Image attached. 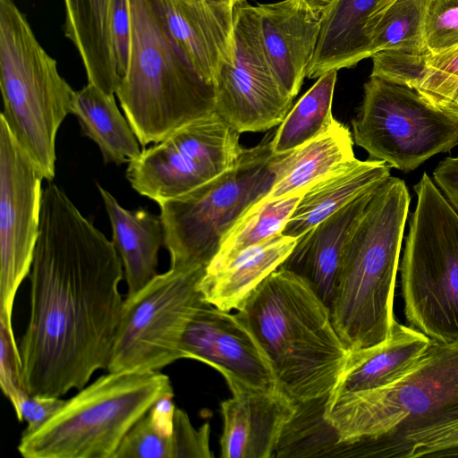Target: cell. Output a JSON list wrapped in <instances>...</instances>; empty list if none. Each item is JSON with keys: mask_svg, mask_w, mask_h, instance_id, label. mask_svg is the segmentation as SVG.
I'll use <instances>...</instances> for the list:
<instances>
[{"mask_svg": "<svg viewBox=\"0 0 458 458\" xmlns=\"http://www.w3.org/2000/svg\"><path fill=\"white\" fill-rule=\"evenodd\" d=\"M30 312L18 343L21 382L61 397L107 369L123 301L113 243L52 181L42 190L30 272Z\"/></svg>", "mask_w": 458, "mask_h": 458, "instance_id": "1", "label": "cell"}, {"mask_svg": "<svg viewBox=\"0 0 458 458\" xmlns=\"http://www.w3.org/2000/svg\"><path fill=\"white\" fill-rule=\"evenodd\" d=\"M325 416L347 456L410 458L421 436L458 421V344L431 341L411 369L384 387L328 394Z\"/></svg>", "mask_w": 458, "mask_h": 458, "instance_id": "2", "label": "cell"}, {"mask_svg": "<svg viewBox=\"0 0 458 458\" xmlns=\"http://www.w3.org/2000/svg\"><path fill=\"white\" fill-rule=\"evenodd\" d=\"M236 310L267 357L281 392L294 403L329 394L348 350L329 309L306 281L279 267Z\"/></svg>", "mask_w": 458, "mask_h": 458, "instance_id": "3", "label": "cell"}, {"mask_svg": "<svg viewBox=\"0 0 458 458\" xmlns=\"http://www.w3.org/2000/svg\"><path fill=\"white\" fill-rule=\"evenodd\" d=\"M410 201L404 181L389 176L376 189L346 240L330 314L348 351L377 346L392 335Z\"/></svg>", "mask_w": 458, "mask_h": 458, "instance_id": "4", "label": "cell"}, {"mask_svg": "<svg viewBox=\"0 0 458 458\" xmlns=\"http://www.w3.org/2000/svg\"><path fill=\"white\" fill-rule=\"evenodd\" d=\"M129 4L130 57L115 94L145 147L216 112V89L199 74L175 41L159 0Z\"/></svg>", "mask_w": 458, "mask_h": 458, "instance_id": "5", "label": "cell"}, {"mask_svg": "<svg viewBox=\"0 0 458 458\" xmlns=\"http://www.w3.org/2000/svg\"><path fill=\"white\" fill-rule=\"evenodd\" d=\"M167 396L172 383L160 370L107 371L22 435L18 451L25 458H114L130 429Z\"/></svg>", "mask_w": 458, "mask_h": 458, "instance_id": "6", "label": "cell"}, {"mask_svg": "<svg viewBox=\"0 0 458 458\" xmlns=\"http://www.w3.org/2000/svg\"><path fill=\"white\" fill-rule=\"evenodd\" d=\"M0 117L44 179L52 181L57 131L75 90L13 0H0Z\"/></svg>", "mask_w": 458, "mask_h": 458, "instance_id": "7", "label": "cell"}, {"mask_svg": "<svg viewBox=\"0 0 458 458\" xmlns=\"http://www.w3.org/2000/svg\"><path fill=\"white\" fill-rule=\"evenodd\" d=\"M401 262L410 327L442 345L458 344V214L424 173Z\"/></svg>", "mask_w": 458, "mask_h": 458, "instance_id": "8", "label": "cell"}, {"mask_svg": "<svg viewBox=\"0 0 458 458\" xmlns=\"http://www.w3.org/2000/svg\"><path fill=\"white\" fill-rule=\"evenodd\" d=\"M274 133L242 148L233 165L209 182L159 203L170 267H208L237 220L270 191L276 179Z\"/></svg>", "mask_w": 458, "mask_h": 458, "instance_id": "9", "label": "cell"}, {"mask_svg": "<svg viewBox=\"0 0 458 458\" xmlns=\"http://www.w3.org/2000/svg\"><path fill=\"white\" fill-rule=\"evenodd\" d=\"M207 267H170L123 301L108 372L158 371L180 359L184 331L208 304L199 290Z\"/></svg>", "mask_w": 458, "mask_h": 458, "instance_id": "10", "label": "cell"}, {"mask_svg": "<svg viewBox=\"0 0 458 458\" xmlns=\"http://www.w3.org/2000/svg\"><path fill=\"white\" fill-rule=\"evenodd\" d=\"M355 143L371 159L404 173L458 145V119L433 106L417 90L371 77L352 121Z\"/></svg>", "mask_w": 458, "mask_h": 458, "instance_id": "11", "label": "cell"}, {"mask_svg": "<svg viewBox=\"0 0 458 458\" xmlns=\"http://www.w3.org/2000/svg\"><path fill=\"white\" fill-rule=\"evenodd\" d=\"M217 113L177 129L128 164L126 177L157 204L183 195L231 168L243 148Z\"/></svg>", "mask_w": 458, "mask_h": 458, "instance_id": "12", "label": "cell"}, {"mask_svg": "<svg viewBox=\"0 0 458 458\" xmlns=\"http://www.w3.org/2000/svg\"><path fill=\"white\" fill-rule=\"evenodd\" d=\"M216 113L239 133L279 125L293 98L277 81L265 54L256 5L234 8L233 47L215 78Z\"/></svg>", "mask_w": 458, "mask_h": 458, "instance_id": "13", "label": "cell"}, {"mask_svg": "<svg viewBox=\"0 0 458 458\" xmlns=\"http://www.w3.org/2000/svg\"><path fill=\"white\" fill-rule=\"evenodd\" d=\"M43 180L0 117V324L13 337L14 299L39 233Z\"/></svg>", "mask_w": 458, "mask_h": 458, "instance_id": "14", "label": "cell"}, {"mask_svg": "<svg viewBox=\"0 0 458 458\" xmlns=\"http://www.w3.org/2000/svg\"><path fill=\"white\" fill-rule=\"evenodd\" d=\"M182 350L185 359L218 370L232 394L278 389L270 364L252 334L235 314L209 303L199 308L188 324Z\"/></svg>", "mask_w": 458, "mask_h": 458, "instance_id": "15", "label": "cell"}, {"mask_svg": "<svg viewBox=\"0 0 458 458\" xmlns=\"http://www.w3.org/2000/svg\"><path fill=\"white\" fill-rule=\"evenodd\" d=\"M256 8L269 65L284 91L294 98L314 56L321 16L296 0L258 4Z\"/></svg>", "mask_w": 458, "mask_h": 458, "instance_id": "16", "label": "cell"}, {"mask_svg": "<svg viewBox=\"0 0 458 458\" xmlns=\"http://www.w3.org/2000/svg\"><path fill=\"white\" fill-rule=\"evenodd\" d=\"M223 458H271L295 403L280 390H247L220 404Z\"/></svg>", "mask_w": 458, "mask_h": 458, "instance_id": "17", "label": "cell"}, {"mask_svg": "<svg viewBox=\"0 0 458 458\" xmlns=\"http://www.w3.org/2000/svg\"><path fill=\"white\" fill-rule=\"evenodd\" d=\"M159 2L175 41L199 74L214 85L221 64L233 55L235 6L207 0Z\"/></svg>", "mask_w": 458, "mask_h": 458, "instance_id": "18", "label": "cell"}, {"mask_svg": "<svg viewBox=\"0 0 458 458\" xmlns=\"http://www.w3.org/2000/svg\"><path fill=\"white\" fill-rule=\"evenodd\" d=\"M376 189L360 195L297 238L280 266L306 281L329 310L344 244Z\"/></svg>", "mask_w": 458, "mask_h": 458, "instance_id": "19", "label": "cell"}, {"mask_svg": "<svg viewBox=\"0 0 458 458\" xmlns=\"http://www.w3.org/2000/svg\"><path fill=\"white\" fill-rule=\"evenodd\" d=\"M391 167L382 160L356 157L339 165L308 187L282 233L299 238L360 195L380 186L390 176Z\"/></svg>", "mask_w": 458, "mask_h": 458, "instance_id": "20", "label": "cell"}, {"mask_svg": "<svg viewBox=\"0 0 458 458\" xmlns=\"http://www.w3.org/2000/svg\"><path fill=\"white\" fill-rule=\"evenodd\" d=\"M430 343L423 333L396 321L385 343L348 351L329 395L373 390L392 384L420 360Z\"/></svg>", "mask_w": 458, "mask_h": 458, "instance_id": "21", "label": "cell"}, {"mask_svg": "<svg viewBox=\"0 0 458 458\" xmlns=\"http://www.w3.org/2000/svg\"><path fill=\"white\" fill-rule=\"evenodd\" d=\"M393 0H335L321 15L320 31L306 77L350 68L371 57L365 34L368 20Z\"/></svg>", "mask_w": 458, "mask_h": 458, "instance_id": "22", "label": "cell"}, {"mask_svg": "<svg viewBox=\"0 0 458 458\" xmlns=\"http://www.w3.org/2000/svg\"><path fill=\"white\" fill-rule=\"evenodd\" d=\"M108 215L113 243L123 263L127 284L126 296L132 295L157 275L158 252L165 245V230L160 216L144 208L130 210L97 183Z\"/></svg>", "mask_w": 458, "mask_h": 458, "instance_id": "23", "label": "cell"}, {"mask_svg": "<svg viewBox=\"0 0 458 458\" xmlns=\"http://www.w3.org/2000/svg\"><path fill=\"white\" fill-rule=\"evenodd\" d=\"M296 241L278 233L245 249L218 269L206 270L199 284L205 301L225 311L238 310L259 284L283 264Z\"/></svg>", "mask_w": 458, "mask_h": 458, "instance_id": "24", "label": "cell"}, {"mask_svg": "<svg viewBox=\"0 0 458 458\" xmlns=\"http://www.w3.org/2000/svg\"><path fill=\"white\" fill-rule=\"evenodd\" d=\"M64 35L78 50L88 82L108 94H115L117 74L111 37L114 0H64Z\"/></svg>", "mask_w": 458, "mask_h": 458, "instance_id": "25", "label": "cell"}, {"mask_svg": "<svg viewBox=\"0 0 458 458\" xmlns=\"http://www.w3.org/2000/svg\"><path fill=\"white\" fill-rule=\"evenodd\" d=\"M354 157L349 128L335 119L317 138L291 152L276 155V179L268 193L259 200L307 190L334 168Z\"/></svg>", "mask_w": 458, "mask_h": 458, "instance_id": "26", "label": "cell"}, {"mask_svg": "<svg viewBox=\"0 0 458 458\" xmlns=\"http://www.w3.org/2000/svg\"><path fill=\"white\" fill-rule=\"evenodd\" d=\"M71 113L82 134L98 145L106 163L129 164L140 155L138 138L118 109L114 94L88 82L74 91Z\"/></svg>", "mask_w": 458, "mask_h": 458, "instance_id": "27", "label": "cell"}, {"mask_svg": "<svg viewBox=\"0 0 458 458\" xmlns=\"http://www.w3.org/2000/svg\"><path fill=\"white\" fill-rule=\"evenodd\" d=\"M337 71L319 76L289 110L271 140L275 155H283L308 143L327 130L335 118L332 103Z\"/></svg>", "mask_w": 458, "mask_h": 458, "instance_id": "28", "label": "cell"}, {"mask_svg": "<svg viewBox=\"0 0 458 458\" xmlns=\"http://www.w3.org/2000/svg\"><path fill=\"white\" fill-rule=\"evenodd\" d=\"M305 191L253 204L226 233L207 271L216 270L245 249L282 233Z\"/></svg>", "mask_w": 458, "mask_h": 458, "instance_id": "29", "label": "cell"}, {"mask_svg": "<svg viewBox=\"0 0 458 458\" xmlns=\"http://www.w3.org/2000/svg\"><path fill=\"white\" fill-rule=\"evenodd\" d=\"M429 0H393L367 21L371 56L383 50H427L424 24Z\"/></svg>", "mask_w": 458, "mask_h": 458, "instance_id": "30", "label": "cell"}, {"mask_svg": "<svg viewBox=\"0 0 458 458\" xmlns=\"http://www.w3.org/2000/svg\"><path fill=\"white\" fill-rule=\"evenodd\" d=\"M173 397L158 401L130 429L114 458H174Z\"/></svg>", "mask_w": 458, "mask_h": 458, "instance_id": "31", "label": "cell"}, {"mask_svg": "<svg viewBox=\"0 0 458 458\" xmlns=\"http://www.w3.org/2000/svg\"><path fill=\"white\" fill-rule=\"evenodd\" d=\"M428 50H383L371 57V77L415 89L425 76L428 67Z\"/></svg>", "mask_w": 458, "mask_h": 458, "instance_id": "32", "label": "cell"}, {"mask_svg": "<svg viewBox=\"0 0 458 458\" xmlns=\"http://www.w3.org/2000/svg\"><path fill=\"white\" fill-rule=\"evenodd\" d=\"M424 45L432 55L458 46V0H429L424 24Z\"/></svg>", "mask_w": 458, "mask_h": 458, "instance_id": "33", "label": "cell"}, {"mask_svg": "<svg viewBox=\"0 0 458 458\" xmlns=\"http://www.w3.org/2000/svg\"><path fill=\"white\" fill-rule=\"evenodd\" d=\"M210 428L205 423L196 429L187 413L175 407L174 412L173 443L174 458H210Z\"/></svg>", "mask_w": 458, "mask_h": 458, "instance_id": "34", "label": "cell"}, {"mask_svg": "<svg viewBox=\"0 0 458 458\" xmlns=\"http://www.w3.org/2000/svg\"><path fill=\"white\" fill-rule=\"evenodd\" d=\"M0 385L13 407L26 392L21 382L18 343L0 324Z\"/></svg>", "mask_w": 458, "mask_h": 458, "instance_id": "35", "label": "cell"}, {"mask_svg": "<svg viewBox=\"0 0 458 458\" xmlns=\"http://www.w3.org/2000/svg\"><path fill=\"white\" fill-rule=\"evenodd\" d=\"M111 37L114 59L121 81L126 73L131 40V18L129 0H114Z\"/></svg>", "mask_w": 458, "mask_h": 458, "instance_id": "36", "label": "cell"}, {"mask_svg": "<svg viewBox=\"0 0 458 458\" xmlns=\"http://www.w3.org/2000/svg\"><path fill=\"white\" fill-rule=\"evenodd\" d=\"M415 90L428 102L458 119V77L425 74Z\"/></svg>", "mask_w": 458, "mask_h": 458, "instance_id": "37", "label": "cell"}, {"mask_svg": "<svg viewBox=\"0 0 458 458\" xmlns=\"http://www.w3.org/2000/svg\"><path fill=\"white\" fill-rule=\"evenodd\" d=\"M64 402L60 397L33 395L24 392L13 406L19 420L27 423L21 436L32 433L44 425Z\"/></svg>", "mask_w": 458, "mask_h": 458, "instance_id": "38", "label": "cell"}, {"mask_svg": "<svg viewBox=\"0 0 458 458\" xmlns=\"http://www.w3.org/2000/svg\"><path fill=\"white\" fill-rule=\"evenodd\" d=\"M454 445H458V421L421 436L410 458L430 457L438 450Z\"/></svg>", "mask_w": 458, "mask_h": 458, "instance_id": "39", "label": "cell"}, {"mask_svg": "<svg viewBox=\"0 0 458 458\" xmlns=\"http://www.w3.org/2000/svg\"><path fill=\"white\" fill-rule=\"evenodd\" d=\"M436 184L458 214V157H446L433 171Z\"/></svg>", "mask_w": 458, "mask_h": 458, "instance_id": "40", "label": "cell"}, {"mask_svg": "<svg viewBox=\"0 0 458 458\" xmlns=\"http://www.w3.org/2000/svg\"><path fill=\"white\" fill-rule=\"evenodd\" d=\"M425 74L458 77V46L440 54H429Z\"/></svg>", "mask_w": 458, "mask_h": 458, "instance_id": "41", "label": "cell"}, {"mask_svg": "<svg viewBox=\"0 0 458 458\" xmlns=\"http://www.w3.org/2000/svg\"><path fill=\"white\" fill-rule=\"evenodd\" d=\"M301 5L318 15H322L335 0H296Z\"/></svg>", "mask_w": 458, "mask_h": 458, "instance_id": "42", "label": "cell"}, {"mask_svg": "<svg viewBox=\"0 0 458 458\" xmlns=\"http://www.w3.org/2000/svg\"><path fill=\"white\" fill-rule=\"evenodd\" d=\"M440 457H458V445L443 448L435 452L430 456V458Z\"/></svg>", "mask_w": 458, "mask_h": 458, "instance_id": "43", "label": "cell"}, {"mask_svg": "<svg viewBox=\"0 0 458 458\" xmlns=\"http://www.w3.org/2000/svg\"><path fill=\"white\" fill-rule=\"evenodd\" d=\"M207 1L213 2V3L229 4L233 6H236L238 4H243L246 2V0H207Z\"/></svg>", "mask_w": 458, "mask_h": 458, "instance_id": "44", "label": "cell"}]
</instances>
